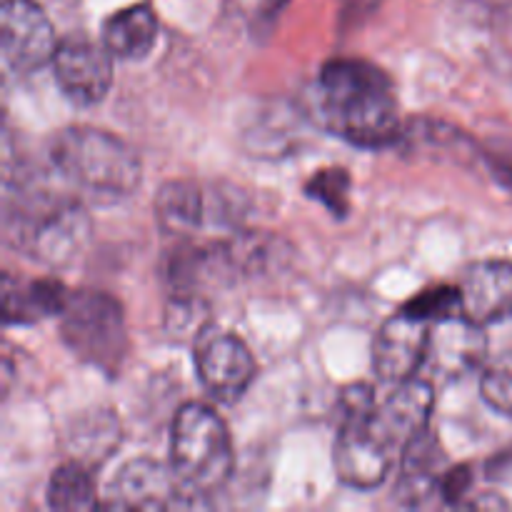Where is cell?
I'll use <instances>...</instances> for the list:
<instances>
[{
	"label": "cell",
	"instance_id": "cell-1",
	"mask_svg": "<svg viewBox=\"0 0 512 512\" xmlns=\"http://www.w3.org/2000/svg\"><path fill=\"white\" fill-rule=\"evenodd\" d=\"M313 110L325 130L358 148H385L403 135L393 83L368 60H328L315 83Z\"/></svg>",
	"mask_w": 512,
	"mask_h": 512
},
{
	"label": "cell",
	"instance_id": "cell-2",
	"mask_svg": "<svg viewBox=\"0 0 512 512\" xmlns=\"http://www.w3.org/2000/svg\"><path fill=\"white\" fill-rule=\"evenodd\" d=\"M55 170L88 198L118 203L130 198L143 180V163L125 140L93 125L60 130L50 143Z\"/></svg>",
	"mask_w": 512,
	"mask_h": 512
},
{
	"label": "cell",
	"instance_id": "cell-3",
	"mask_svg": "<svg viewBox=\"0 0 512 512\" xmlns=\"http://www.w3.org/2000/svg\"><path fill=\"white\" fill-rule=\"evenodd\" d=\"M170 465L193 505L228 483L233 475V443L228 425L213 408L185 403L175 413Z\"/></svg>",
	"mask_w": 512,
	"mask_h": 512
},
{
	"label": "cell",
	"instance_id": "cell-4",
	"mask_svg": "<svg viewBox=\"0 0 512 512\" xmlns=\"http://www.w3.org/2000/svg\"><path fill=\"white\" fill-rule=\"evenodd\" d=\"M343 425L335 443V473L355 490H373L385 483L400 448L375 420L378 398L370 385L360 383L343 390Z\"/></svg>",
	"mask_w": 512,
	"mask_h": 512
},
{
	"label": "cell",
	"instance_id": "cell-5",
	"mask_svg": "<svg viewBox=\"0 0 512 512\" xmlns=\"http://www.w3.org/2000/svg\"><path fill=\"white\" fill-rule=\"evenodd\" d=\"M10 240L35 260L63 265L80 253L90 235L83 205L53 195H18V205L5 210Z\"/></svg>",
	"mask_w": 512,
	"mask_h": 512
},
{
	"label": "cell",
	"instance_id": "cell-6",
	"mask_svg": "<svg viewBox=\"0 0 512 512\" xmlns=\"http://www.w3.org/2000/svg\"><path fill=\"white\" fill-rule=\"evenodd\" d=\"M60 338L83 363L113 375L128 353V328L118 300L98 290H75L60 313Z\"/></svg>",
	"mask_w": 512,
	"mask_h": 512
},
{
	"label": "cell",
	"instance_id": "cell-7",
	"mask_svg": "<svg viewBox=\"0 0 512 512\" xmlns=\"http://www.w3.org/2000/svg\"><path fill=\"white\" fill-rule=\"evenodd\" d=\"M3 60L13 73L28 75L53 63L58 35L48 13L35 0H5L0 8Z\"/></svg>",
	"mask_w": 512,
	"mask_h": 512
},
{
	"label": "cell",
	"instance_id": "cell-8",
	"mask_svg": "<svg viewBox=\"0 0 512 512\" xmlns=\"http://www.w3.org/2000/svg\"><path fill=\"white\" fill-rule=\"evenodd\" d=\"M195 370L205 393L220 403H235L255 380L258 365L248 345L225 330H200L195 340Z\"/></svg>",
	"mask_w": 512,
	"mask_h": 512
},
{
	"label": "cell",
	"instance_id": "cell-9",
	"mask_svg": "<svg viewBox=\"0 0 512 512\" xmlns=\"http://www.w3.org/2000/svg\"><path fill=\"white\" fill-rule=\"evenodd\" d=\"M53 70L70 103L95 105L105 100L113 85V53L103 43L83 35H68L60 40Z\"/></svg>",
	"mask_w": 512,
	"mask_h": 512
},
{
	"label": "cell",
	"instance_id": "cell-10",
	"mask_svg": "<svg viewBox=\"0 0 512 512\" xmlns=\"http://www.w3.org/2000/svg\"><path fill=\"white\" fill-rule=\"evenodd\" d=\"M485 358H488V338L483 333V325L473 323L465 315L430 325L423 370L430 373L433 380L453 383V380L465 378L468 373L483 370Z\"/></svg>",
	"mask_w": 512,
	"mask_h": 512
},
{
	"label": "cell",
	"instance_id": "cell-11",
	"mask_svg": "<svg viewBox=\"0 0 512 512\" xmlns=\"http://www.w3.org/2000/svg\"><path fill=\"white\" fill-rule=\"evenodd\" d=\"M193 500L180 485L173 465H163L153 458L128 460L110 485V500L100 508L123 510H168L188 508Z\"/></svg>",
	"mask_w": 512,
	"mask_h": 512
},
{
	"label": "cell",
	"instance_id": "cell-12",
	"mask_svg": "<svg viewBox=\"0 0 512 512\" xmlns=\"http://www.w3.org/2000/svg\"><path fill=\"white\" fill-rule=\"evenodd\" d=\"M428 320H420L398 310L385 320L373 340V370L383 383H403L423 370L425 350L430 338Z\"/></svg>",
	"mask_w": 512,
	"mask_h": 512
},
{
	"label": "cell",
	"instance_id": "cell-13",
	"mask_svg": "<svg viewBox=\"0 0 512 512\" xmlns=\"http://www.w3.org/2000/svg\"><path fill=\"white\" fill-rule=\"evenodd\" d=\"M463 315L478 325H495L512 318V263L490 258L468 265L460 278Z\"/></svg>",
	"mask_w": 512,
	"mask_h": 512
},
{
	"label": "cell",
	"instance_id": "cell-14",
	"mask_svg": "<svg viewBox=\"0 0 512 512\" xmlns=\"http://www.w3.org/2000/svg\"><path fill=\"white\" fill-rule=\"evenodd\" d=\"M435 390L433 380L428 378H408L398 383V388L378 403L375 420L383 428V433L393 440L403 453L405 445L418 433L428 430L430 413H433Z\"/></svg>",
	"mask_w": 512,
	"mask_h": 512
},
{
	"label": "cell",
	"instance_id": "cell-15",
	"mask_svg": "<svg viewBox=\"0 0 512 512\" xmlns=\"http://www.w3.org/2000/svg\"><path fill=\"white\" fill-rule=\"evenodd\" d=\"M443 475L445 453L440 448V440L430 430H423L400 453V503L413 505V508L425 505L433 495H438Z\"/></svg>",
	"mask_w": 512,
	"mask_h": 512
},
{
	"label": "cell",
	"instance_id": "cell-16",
	"mask_svg": "<svg viewBox=\"0 0 512 512\" xmlns=\"http://www.w3.org/2000/svg\"><path fill=\"white\" fill-rule=\"evenodd\" d=\"M68 290L53 278H15L3 275V318L8 325H33L63 313Z\"/></svg>",
	"mask_w": 512,
	"mask_h": 512
},
{
	"label": "cell",
	"instance_id": "cell-17",
	"mask_svg": "<svg viewBox=\"0 0 512 512\" xmlns=\"http://www.w3.org/2000/svg\"><path fill=\"white\" fill-rule=\"evenodd\" d=\"M158 18L148 3H135L120 8L103 23L105 48L118 60H140L155 48L158 40Z\"/></svg>",
	"mask_w": 512,
	"mask_h": 512
},
{
	"label": "cell",
	"instance_id": "cell-18",
	"mask_svg": "<svg viewBox=\"0 0 512 512\" xmlns=\"http://www.w3.org/2000/svg\"><path fill=\"white\" fill-rule=\"evenodd\" d=\"M155 218L168 235L195 233L205 220L200 185L190 180H168L155 195Z\"/></svg>",
	"mask_w": 512,
	"mask_h": 512
},
{
	"label": "cell",
	"instance_id": "cell-19",
	"mask_svg": "<svg viewBox=\"0 0 512 512\" xmlns=\"http://www.w3.org/2000/svg\"><path fill=\"white\" fill-rule=\"evenodd\" d=\"M48 505L58 512H80L100 508L93 475L80 460H68L55 468L48 483Z\"/></svg>",
	"mask_w": 512,
	"mask_h": 512
},
{
	"label": "cell",
	"instance_id": "cell-20",
	"mask_svg": "<svg viewBox=\"0 0 512 512\" xmlns=\"http://www.w3.org/2000/svg\"><path fill=\"white\" fill-rule=\"evenodd\" d=\"M305 195L318 200L335 218H343L350 208V175L345 168H323L305 183Z\"/></svg>",
	"mask_w": 512,
	"mask_h": 512
},
{
	"label": "cell",
	"instance_id": "cell-21",
	"mask_svg": "<svg viewBox=\"0 0 512 512\" xmlns=\"http://www.w3.org/2000/svg\"><path fill=\"white\" fill-rule=\"evenodd\" d=\"M480 395L495 413L512 418V350L483 365Z\"/></svg>",
	"mask_w": 512,
	"mask_h": 512
},
{
	"label": "cell",
	"instance_id": "cell-22",
	"mask_svg": "<svg viewBox=\"0 0 512 512\" xmlns=\"http://www.w3.org/2000/svg\"><path fill=\"white\" fill-rule=\"evenodd\" d=\"M400 310H405V313L415 315V318L420 320H428V323L455 318V315H463L460 288H453V285H440V288L425 290V293L415 295L413 300H408Z\"/></svg>",
	"mask_w": 512,
	"mask_h": 512
},
{
	"label": "cell",
	"instance_id": "cell-23",
	"mask_svg": "<svg viewBox=\"0 0 512 512\" xmlns=\"http://www.w3.org/2000/svg\"><path fill=\"white\" fill-rule=\"evenodd\" d=\"M470 485H473V473H470L468 465H460V468L445 470V475L440 478L438 495L443 498L445 505H460L463 498L468 495Z\"/></svg>",
	"mask_w": 512,
	"mask_h": 512
},
{
	"label": "cell",
	"instance_id": "cell-24",
	"mask_svg": "<svg viewBox=\"0 0 512 512\" xmlns=\"http://www.w3.org/2000/svg\"><path fill=\"white\" fill-rule=\"evenodd\" d=\"M380 5V0H348L345 5V23L348 20H360L363 15H370Z\"/></svg>",
	"mask_w": 512,
	"mask_h": 512
}]
</instances>
